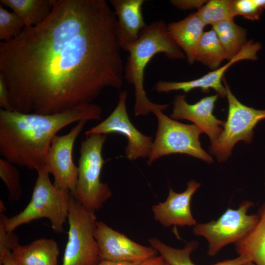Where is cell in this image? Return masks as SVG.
<instances>
[{
  "instance_id": "cell-1",
  "label": "cell",
  "mask_w": 265,
  "mask_h": 265,
  "mask_svg": "<svg viewBox=\"0 0 265 265\" xmlns=\"http://www.w3.org/2000/svg\"><path fill=\"white\" fill-rule=\"evenodd\" d=\"M117 18L106 0H55L47 18L0 42V74L14 110L51 114L120 89Z\"/></svg>"
},
{
  "instance_id": "cell-2",
  "label": "cell",
  "mask_w": 265,
  "mask_h": 265,
  "mask_svg": "<svg viewBox=\"0 0 265 265\" xmlns=\"http://www.w3.org/2000/svg\"><path fill=\"white\" fill-rule=\"evenodd\" d=\"M101 114L93 103L51 114L0 109V154L14 165L38 171L46 167L50 145L60 131L81 121L99 120Z\"/></svg>"
},
{
  "instance_id": "cell-3",
  "label": "cell",
  "mask_w": 265,
  "mask_h": 265,
  "mask_svg": "<svg viewBox=\"0 0 265 265\" xmlns=\"http://www.w3.org/2000/svg\"><path fill=\"white\" fill-rule=\"evenodd\" d=\"M128 52L129 55L125 65L124 79L134 86L135 115H146L158 109L165 110L169 105L152 102L144 87L145 69L156 54L162 53L172 59H183L186 57L184 53L169 34L165 22L160 20L146 26Z\"/></svg>"
},
{
  "instance_id": "cell-4",
  "label": "cell",
  "mask_w": 265,
  "mask_h": 265,
  "mask_svg": "<svg viewBox=\"0 0 265 265\" xmlns=\"http://www.w3.org/2000/svg\"><path fill=\"white\" fill-rule=\"evenodd\" d=\"M31 199L25 209L7 219L6 229L14 231L21 225L40 218H47L56 233L64 230L68 220L71 195L56 188L52 183L46 167L38 171Z\"/></svg>"
},
{
  "instance_id": "cell-5",
  "label": "cell",
  "mask_w": 265,
  "mask_h": 265,
  "mask_svg": "<svg viewBox=\"0 0 265 265\" xmlns=\"http://www.w3.org/2000/svg\"><path fill=\"white\" fill-rule=\"evenodd\" d=\"M106 134L86 136L80 149L78 176L74 199L87 210L94 212L100 209L112 196L108 185L101 181L105 160L102 149Z\"/></svg>"
},
{
  "instance_id": "cell-6",
  "label": "cell",
  "mask_w": 265,
  "mask_h": 265,
  "mask_svg": "<svg viewBox=\"0 0 265 265\" xmlns=\"http://www.w3.org/2000/svg\"><path fill=\"white\" fill-rule=\"evenodd\" d=\"M153 113L158 125L148 165L161 157L173 154L188 155L209 163L213 162L212 158L201 146L199 137L203 132L197 126L174 120L159 109Z\"/></svg>"
},
{
  "instance_id": "cell-7",
  "label": "cell",
  "mask_w": 265,
  "mask_h": 265,
  "mask_svg": "<svg viewBox=\"0 0 265 265\" xmlns=\"http://www.w3.org/2000/svg\"><path fill=\"white\" fill-rule=\"evenodd\" d=\"M67 221L68 239L61 265H97L101 259L94 237L97 222L94 212L71 195Z\"/></svg>"
},
{
  "instance_id": "cell-8",
  "label": "cell",
  "mask_w": 265,
  "mask_h": 265,
  "mask_svg": "<svg viewBox=\"0 0 265 265\" xmlns=\"http://www.w3.org/2000/svg\"><path fill=\"white\" fill-rule=\"evenodd\" d=\"M223 83L228 103V116L221 134L209 147L210 153L219 162L226 160L238 142L243 141L250 144L253 140L254 129L265 119V109H257L242 104L233 94L224 77Z\"/></svg>"
},
{
  "instance_id": "cell-9",
  "label": "cell",
  "mask_w": 265,
  "mask_h": 265,
  "mask_svg": "<svg viewBox=\"0 0 265 265\" xmlns=\"http://www.w3.org/2000/svg\"><path fill=\"white\" fill-rule=\"evenodd\" d=\"M253 205L250 201H243L237 209H227L216 220L194 226V234L204 237L208 242L209 256H214L225 246L236 244L254 228L259 216L247 213Z\"/></svg>"
},
{
  "instance_id": "cell-10",
  "label": "cell",
  "mask_w": 265,
  "mask_h": 265,
  "mask_svg": "<svg viewBox=\"0 0 265 265\" xmlns=\"http://www.w3.org/2000/svg\"><path fill=\"white\" fill-rule=\"evenodd\" d=\"M128 92L123 90L119 93L118 104L104 120L85 132L86 136L92 134L119 133L128 140L125 149L126 157L134 160L139 158L148 157L152 147L153 137L139 131L131 122L128 116L126 100Z\"/></svg>"
},
{
  "instance_id": "cell-11",
  "label": "cell",
  "mask_w": 265,
  "mask_h": 265,
  "mask_svg": "<svg viewBox=\"0 0 265 265\" xmlns=\"http://www.w3.org/2000/svg\"><path fill=\"white\" fill-rule=\"evenodd\" d=\"M86 123L80 121L66 134L55 135L48 153L46 168L53 177V185L70 193L76 188L78 176L73 159L74 146Z\"/></svg>"
},
{
  "instance_id": "cell-12",
  "label": "cell",
  "mask_w": 265,
  "mask_h": 265,
  "mask_svg": "<svg viewBox=\"0 0 265 265\" xmlns=\"http://www.w3.org/2000/svg\"><path fill=\"white\" fill-rule=\"evenodd\" d=\"M262 44L252 40L247 41L240 52L222 66L209 72L195 80L183 81H167L159 80L154 85V89L159 93H168L172 91L181 90L187 93L194 89H201L204 93L213 89L218 96H226V91L223 79L225 72L233 64L243 60L256 61L257 53L262 49Z\"/></svg>"
},
{
  "instance_id": "cell-13",
  "label": "cell",
  "mask_w": 265,
  "mask_h": 265,
  "mask_svg": "<svg viewBox=\"0 0 265 265\" xmlns=\"http://www.w3.org/2000/svg\"><path fill=\"white\" fill-rule=\"evenodd\" d=\"M100 258L116 262L142 263L156 255L153 247L138 244L102 221H97L94 232Z\"/></svg>"
},
{
  "instance_id": "cell-14",
  "label": "cell",
  "mask_w": 265,
  "mask_h": 265,
  "mask_svg": "<svg viewBox=\"0 0 265 265\" xmlns=\"http://www.w3.org/2000/svg\"><path fill=\"white\" fill-rule=\"evenodd\" d=\"M218 97L216 94L190 104L186 102L185 95L178 94L174 97L170 116L174 119H185L193 122L207 134L212 144L221 134L225 123L217 119L213 113Z\"/></svg>"
},
{
  "instance_id": "cell-15",
  "label": "cell",
  "mask_w": 265,
  "mask_h": 265,
  "mask_svg": "<svg viewBox=\"0 0 265 265\" xmlns=\"http://www.w3.org/2000/svg\"><path fill=\"white\" fill-rule=\"evenodd\" d=\"M200 186V183L192 180L182 192H176L170 188L166 200L152 207L154 219L164 227L195 226L197 222L191 213L190 202Z\"/></svg>"
},
{
  "instance_id": "cell-16",
  "label": "cell",
  "mask_w": 265,
  "mask_h": 265,
  "mask_svg": "<svg viewBox=\"0 0 265 265\" xmlns=\"http://www.w3.org/2000/svg\"><path fill=\"white\" fill-rule=\"evenodd\" d=\"M117 18V32L122 50L127 51L146 27L142 12L143 0H110Z\"/></svg>"
},
{
  "instance_id": "cell-17",
  "label": "cell",
  "mask_w": 265,
  "mask_h": 265,
  "mask_svg": "<svg viewBox=\"0 0 265 265\" xmlns=\"http://www.w3.org/2000/svg\"><path fill=\"white\" fill-rule=\"evenodd\" d=\"M206 26L197 13H191L185 19L172 22L167 26L171 37L183 50L190 64L195 61L200 40Z\"/></svg>"
},
{
  "instance_id": "cell-18",
  "label": "cell",
  "mask_w": 265,
  "mask_h": 265,
  "mask_svg": "<svg viewBox=\"0 0 265 265\" xmlns=\"http://www.w3.org/2000/svg\"><path fill=\"white\" fill-rule=\"evenodd\" d=\"M17 265H57L59 250L53 238H40L12 251Z\"/></svg>"
},
{
  "instance_id": "cell-19",
  "label": "cell",
  "mask_w": 265,
  "mask_h": 265,
  "mask_svg": "<svg viewBox=\"0 0 265 265\" xmlns=\"http://www.w3.org/2000/svg\"><path fill=\"white\" fill-rule=\"evenodd\" d=\"M259 220L254 228L236 243L238 255L244 256L255 265H265V202L259 210Z\"/></svg>"
},
{
  "instance_id": "cell-20",
  "label": "cell",
  "mask_w": 265,
  "mask_h": 265,
  "mask_svg": "<svg viewBox=\"0 0 265 265\" xmlns=\"http://www.w3.org/2000/svg\"><path fill=\"white\" fill-rule=\"evenodd\" d=\"M55 0H0L23 21L25 27L39 24L51 13Z\"/></svg>"
},
{
  "instance_id": "cell-21",
  "label": "cell",
  "mask_w": 265,
  "mask_h": 265,
  "mask_svg": "<svg viewBox=\"0 0 265 265\" xmlns=\"http://www.w3.org/2000/svg\"><path fill=\"white\" fill-rule=\"evenodd\" d=\"M228 57L236 55L247 43V31L235 23L234 20L223 21L212 26Z\"/></svg>"
},
{
  "instance_id": "cell-22",
  "label": "cell",
  "mask_w": 265,
  "mask_h": 265,
  "mask_svg": "<svg viewBox=\"0 0 265 265\" xmlns=\"http://www.w3.org/2000/svg\"><path fill=\"white\" fill-rule=\"evenodd\" d=\"M225 59H228L227 54L214 30L212 28L205 31L199 43L195 61L214 70Z\"/></svg>"
},
{
  "instance_id": "cell-23",
  "label": "cell",
  "mask_w": 265,
  "mask_h": 265,
  "mask_svg": "<svg viewBox=\"0 0 265 265\" xmlns=\"http://www.w3.org/2000/svg\"><path fill=\"white\" fill-rule=\"evenodd\" d=\"M196 13L205 26H212L223 21L234 20L236 17L231 0H207Z\"/></svg>"
},
{
  "instance_id": "cell-24",
  "label": "cell",
  "mask_w": 265,
  "mask_h": 265,
  "mask_svg": "<svg viewBox=\"0 0 265 265\" xmlns=\"http://www.w3.org/2000/svg\"><path fill=\"white\" fill-rule=\"evenodd\" d=\"M148 241L170 265H195L191 260L190 255L198 246L197 241H190L182 249L169 246L157 238H149Z\"/></svg>"
},
{
  "instance_id": "cell-25",
  "label": "cell",
  "mask_w": 265,
  "mask_h": 265,
  "mask_svg": "<svg viewBox=\"0 0 265 265\" xmlns=\"http://www.w3.org/2000/svg\"><path fill=\"white\" fill-rule=\"evenodd\" d=\"M0 177L7 188L9 199L18 200L22 192L19 171L14 164L2 158L0 159Z\"/></svg>"
},
{
  "instance_id": "cell-26",
  "label": "cell",
  "mask_w": 265,
  "mask_h": 265,
  "mask_svg": "<svg viewBox=\"0 0 265 265\" xmlns=\"http://www.w3.org/2000/svg\"><path fill=\"white\" fill-rule=\"evenodd\" d=\"M25 27L22 19L14 12H9L0 4V40L10 41L19 36Z\"/></svg>"
},
{
  "instance_id": "cell-27",
  "label": "cell",
  "mask_w": 265,
  "mask_h": 265,
  "mask_svg": "<svg viewBox=\"0 0 265 265\" xmlns=\"http://www.w3.org/2000/svg\"><path fill=\"white\" fill-rule=\"evenodd\" d=\"M232 7L235 16L248 20H258L265 10V0H234Z\"/></svg>"
},
{
  "instance_id": "cell-28",
  "label": "cell",
  "mask_w": 265,
  "mask_h": 265,
  "mask_svg": "<svg viewBox=\"0 0 265 265\" xmlns=\"http://www.w3.org/2000/svg\"><path fill=\"white\" fill-rule=\"evenodd\" d=\"M8 218L4 212H0V260L8 251H12L18 244V236L14 232H9L6 229Z\"/></svg>"
},
{
  "instance_id": "cell-29",
  "label": "cell",
  "mask_w": 265,
  "mask_h": 265,
  "mask_svg": "<svg viewBox=\"0 0 265 265\" xmlns=\"http://www.w3.org/2000/svg\"><path fill=\"white\" fill-rule=\"evenodd\" d=\"M0 107L8 111L14 110L10 103L9 92L3 77L0 74Z\"/></svg>"
},
{
  "instance_id": "cell-30",
  "label": "cell",
  "mask_w": 265,
  "mask_h": 265,
  "mask_svg": "<svg viewBox=\"0 0 265 265\" xmlns=\"http://www.w3.org/2000/svg\"><path fill=\"white\" fill-rule=\"evenodd\" d=\"M207 0H173L171 3L175 6L183 10L191 9L201 7Z\"/></svg>"
},
{
  "instance_id": "cell-31",
  "label": "cell",
  "mask_w": 265,
  "mask_h": 265,
  "mask_svg": "<svg viewBox=\"0 0 265 265\" xmlns=\"http://www.w3.org/2000/svg\"><path fill=\"white\" fill-rule=\"evenodd\" d=\"M251 263L250 260L245 256L238 255L235 258L219 262L212 265H250Z\"/></svg>"
},
{
  "instance_id": "cell-32",
  "label": "cell",
  "mask_w": 265,
  "mask_h": 265,
  "mask_svg": "<svg viewBox=\"0 0 265 265\" xmlns=\"http://www.w3.org/2000/svg\"><path fill=\"white\" fill-rule=\"evenodd\" d=\"M142 265H170L161 256H156L142 263Z\"/></svg>"
},
{
  "instance_id": "cell-33",
  "label": "cell",
  "mask_w": 265,
  "mask_h": 265,
  "mask_svg": "<svg viewBox=\"0 0 265 265\" xmlns=\"http://www.w3.org/2000/svg\"><path fill=\"white\" fill-rule=\"evenodd\" d=\"M142 263L116 262L106 260H102L97 265H142Z\"/></svg>"
},
{
  "instance_id": "cell-34",
  "label": "cell",
  "mask_w": 265,
  "mask_h": 265,
  "mask_svg": "<svg viewBox=\"0 0 265 265\" xmlns=\"http://www.w3.org/2000/svg\"><path fill=\"white\" fill-rule=\"evenodd\" d=\"M0 265H17L12 254V251H8L0 260Z\"/></svg>"
},
{
  "instance_id": "cell-35",
  "label": "cell",
  "mask_w": 265,
  "mask_h": 265,
  "mask_svg": "<svg viewBox=\"0 0 265 265\" xmlns=\"http://www.w3.org/2000/svg\"><path fill=\"white\" fill-rule=\"evenodd\" d=\"M250 265H255L253 263H251Z\"/></svg>"
}]
</instances>
